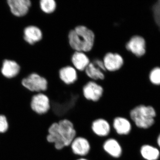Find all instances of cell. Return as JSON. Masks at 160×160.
<instances>
[{
    "mask_svg": "<svg viewBox=\"0 0 160 160\" xmlns=\"http://www.w3.org/2000/svg\"><path fill=\"white\" fill-rule=\"evenodd\" d=\"M48 132L46 137L47 142L53 144L55 149L58 150L69 147L77 137L73 123L67 119L52 123L49 127Z\"/></svg>",
    "mask_w": 160,
    "mask_h": 160,
    "instance_id": "1",
    "label": "cell"
},
{
    "mask_svg": "<svg viewBox=\"0 0 160 160\" xmlns=\"http://www.w3.org/2000/svg\"><path fill=\"white\" fill-rule=\"evenodd\" d=\"M94 33L84 26H78L69 32L68 39L70 47L75 51H90L94 42Z\"/></svg>",
    "mask_w": 160,
    "mask_h": 160,
    "instance_id": "2",
    "label": "cell"
},
{
    "mask_svg": "<svg viewBox=\"0 0 160 160\" xmlns=\"http://www.w3.org/2000/svg\"><path fill=\"white\" fill-rule=\"evenodd\" d=\"M156 112L153 107L140 105L132 109L129 112V120L137 128L146 129L153 125Z\"/></svg>",
    "mask_w": 160,
    "mask_h": 160,
    "instance_id": "3",
    "label": "cell"
},
{
    "mask_svg": "<svg viewBox=\"0 0 160 160\" xmlns=\"http://www.w3.org/2000/svg\"><path fill=\"white\" fill-rule=\"evenodd\" d=\"M22 84L29 91L37 93L46 91L48 82L45 78L33 72L23 78Z\"/></svg>",
    "mask_w": 160,
    "mask_h": 160,
    "instance_id": "4",
    "label": "cell"
},
{
    "mask_svg": "<svg viewBox=\"0 0 160 160\" xmlns=\"http://www.w3.org/2000/svg\"><path fill=\"white\" fill-rule=\"evenodd\" d=\"M30 107L36 114L40 115L46 114L50 109L49 98L42 92L34 94L31 98Z\"/></svg>",
    "mask_w": 160,
    "mask_h": 160,
    "instance_id": "5",
    "label": "cell"
},
{
    "mask_svg": "<svg viewBox=\"0 0 160 160\" xmlns=\"http://www.w3.org/2000/svg\"><path fill=\"white\" fill-rule=\"evenodd\" d=\"M69 147L72 153L78 158L86 157L91 150V145L89 140L82 136L75 138Z\"/></svg>",
    "mask_w": 160,
    "mask_h": 160,
    "instance_id": "6",
    "label": "cell"
},
{
    "mask_svg": "<svg viewBox=\"0 0 160 160\" xmlns=\"http://www.w3.org/2000/svg\"><path fill=\"white\" fill-rule=\"evenodd\" d=\"M102 87L94 81H89L82 89L83 97L86 100L96 102L99 101L103 94Z\"/></svg>",
    "mask_w": 160,
    "mask_h": 160,
    "instance_id": "7",
    "label": "cell"
},
{
    "mask_svg": "<svg viewBox=\"0 0 160 160\" xmlns=\"http://www.w3.org/2000/svg\"><path fill=\"white\" fill-rule=\"evenodd\" d=\"M7 2L12 14L18 18L26 15L31 6V0H7Z\"/></svg>",
    "mask_w": 160,
    "mask_h": 160,
    "instance_id": "8",
    "label": "cell"
},
{
    "mask_svg": "<svg viewBox=\"0 0 160 160\" xmlns=\"http://www.w3.org/2000/svg\"><path fill=\"white\" fill-rule=\"evenodd\" d=\"M126 48L135 56L141 57L146 53V41L142 37L134 36L126 43Z\"/></svg>",
    "mask_w": 160,
    "mask_h": 160,
    "instance_id": "9",
    "label": "cell"
},
{
    "mask_svg": "<svg viewBox=\"0 0 160 160\" xmlns=\"http://www.w3.org/2000/svg\"><path fill=\"white\" fill-rule=\"evenodd\" d=\"M91 129L93 134L98 137L106 138L111 132L112 126L108 121L103 118H98L92 121Z\"/></svg>",
    "mask_w": 160,
    "mask_h": 160,
    "instance_id": "10",
    "label": "cell"
},
{
    "mask_svg": "<svg viewBox=\"0 0 160 160\" xmlns=\"http://www.w3.org/2000/svg\"><path fill=\"white\" fill-rule=\"evenodd\" d=\"M112 128L119 136H127L132 129V123L129 119L123 117H117L113 119Z\"/></svg>",
    "mask_w": 160,
    "mask_h": 160,
    "instance_id": "11",
    "label": "cell"
},
{
    "mask_svg": "<svg viewBox=\"0 0 160 160\" xmlns=\"http://www.w3.org/2000/svg\"><path fill=\"white\" fill-rule=\"evenodd\" d=\"M102 148L106 154L113 158H119L122 154V146L114 138H106L103 143Z\"/></svg>",
    "mask_w": 160,
    "mask_h": 160,
    "instance_id": "12",
    "label": "cell"
},
{
    "mask_svg": "<svg viewBox=\"0 0 160 160\" xmlns=\"http://www.w3.org/2000/svg\"><path fill=\"white\" fill-rule=\"evenodd\" d=\"M103 61L106 70L111 72L119 70L124 63L122 58L119 54L111 52L106 54Z\"/></svg>",
    "mask_w": 160,
    "mask_h": 160,
    "instance_id": "13",
    "label": "cell"
},
{
    "mask_svg": "<svg viewBox=\"0 0 160 160\" xmlns=\"http://www.w3.org/2000/svg\"><path fill=\"white\" fill-rule=\"evenodd\" d=\"M42 30L37 26H26L23 30V39L30 45H33L40 42L42 38Z\"/></svg>",
    "mask_w": 160,
    "mask_h": 160,
    "instance_id": "14",
    "label": "cell"
},
{
    "mask_svg": "<svg viewBox=\"0 0 160 160\" xmlns=\"http://www.w3.org/2000/svg\"><path fill=\"white\" fill-rule=\"evenodd\" d=\"M21 68L19 64L13 60L5 59L3 61L1 72L4 77L12 79L19 73Z\"/></svg>",
    "mask_w": 160,
    "mask_h": 160,
    "instance_id": "15",
    "label": "cell"
},
{
    "mask_svg": "<svg viewBox=\"0 0 160 160\" xmlns=\"http://www.w3.org/2000/svg\"><path fill=\"white\" fill-rule=\"evenodd\" d=\"M72 66L78 71H84L90 63L86 53L82 52L75 51L71 58Z\"/></svg>",
    "mask_w": 160,
    "mask_h": 160,
    "instance_id": "16",
    "label": "cell"
},
{
    "mask_svg": "<svg viewBox=\"0 0 160 160\" xmlns=\"http://www.w3.org/2000/svg\"><path fill=\"white\" fill-rule=\"evenodd\" d=\"M59 76L63 83L66 85H71L77 80V70L73 66H65L60 69Z\"/></svg>",
    "mask_w": 160,
    "mask_h": 160,
    "instance_id": "17",
    "label": "cell"
},
{
    "mask_svg": "<svg viewBox=\"0 0 160 160\" xmlns=\"http://www.w3.org/2000/svg\"><path fill=\"white\" fill-rule=\"evenodd\" d=\"M140 153L143 158L146 160H156L159 156V152L156 148L148 145L141 146Z\"/></svg>",
    "mask_w": 160,
    "mask_h": 160,
    "instance_id": "18",
    "label": "cell"
},
{
    "mask_svg": "<svg viewBox=\"0 0 160 160\" xmlns=\"http://www.w3.org/2000/svg\"><path fill=\"white\" fill-rule=\"evenodd\" d=\"M84 71L91 81L102 80L105 78L102 71L90 62Z\"/></svg>",
    "mask_w": 160,
    "mask_h": 160,
    "instance_id": "19",
    "label": "cell"
},
{
    "mask_svg": "<svg viewBox=\"0 0 160 160\" xmlns=\"http://www.w3.org/2000/svg\"><path fill=\"white\" fill-rule=\"evenodd\" d=\"M40 9L44 13L52 14L57 8L56 2L55 0H39Z\"/></svg>",
    "mask_w": 160,
    "mask_h": 160,
    "instance_id": "20",
    "label": "cell"
},
{
    "mask_svg": "<svg viewBox=\"0 0 160 160\" xmlns=\"http://www.w3.org/2000/svg\"><path fill=\"white\" fill-rule=\"evenodd\" d=\"M152 10L155 23L160 29V0H154L152 6Z\"/></svg>",
    "mask_w": 160,
    "mask_h": 160,
    "instance_id": "21",
    "label": "cell"
},
{
    "mask_svg": "<svg viewBox=\"0 0 160 160\" xmlns=\"http://www.w3.org/2000/svg\"><path fill=\"white\" fill-rule=\"evenodd\" d=\"M149 81L152 84L156 86L160 85V68L155 67L150 72L149 74Z\"/></svg>",
    "mask_w": 160,
    "mask_h": 160,
    "instance_id": "22",
    "label": "cell"
},
{
    "mask_svg": "<svg viewBox=\"0 0 160 160\" xmlns=\"http://www.w3.org/2000/svg\"><path fill=\"white\" fill-rule=\"evenodd\" d=\"M9 128L7 118L4 115H0V133L6 132Z\"/></svg>",
    "mask_w": 160,
    "mask_h": 160,
    "instance_id": "23",
    "label": "cell"
},
{
    "mask_svg": "<svg viewBox=\"0 0 160 160\" xmlns=\"http://www.w3.org/2000/svg\"><path fill=\"white\" fill-rule=\"evenodd\" d=\"M76 160H89L86 158H79Z\"/></svg>",
    "mask_w": 160,
    "mask_h": 160,
    "instance_id": "24",
    "label": "cell"
},
{
    "mask_svg": "<svg viewBox=\"0 0 160 160\" xmlns=\"http://www.w3.org/2000/svg\"><path fill=\"white\" fill-rule=\"evenodd\" d=\"M158 144L159 146L160 147V135L159 136L158 138Z\"/></svg>",
    "mask_w": 160,
    "mask_h": 160,
    "instance_id": "25",
    "label": "cell"
}]
</instances>
